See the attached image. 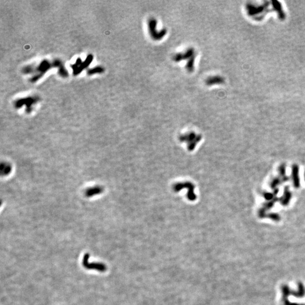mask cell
Listing matches in <instances>:
<instances>
[{"instance_id":"1","label":"cell","mask_w":305,"mask_h":305,"mask_svg":"<svg viewBox=\"0 0 305 305\" xmlns=\"http://www.w3.org/2000/svg\"><path fill=\"white\" fill-rule=\"evenodd\" d=\"M89 254L87 253L84 255L83 259V265L85 268L88 270H96L100 272H105L106 270V266L103 263H89Z\"/></svg>"},{"instance_id":"3","label":"cell","mask_w":305,"mask_h":305,"mask_svg":"<svg viewBox=\"0 0 305 305\" xmlns=\"http://www.w3.org/2000/svg\"><path fill=\"white\" fill-rule=\"evenodd\" d=\"M224 82V79L220 76H214L207 79L206 83L208 85H212L215 84H222Z\"/></svg>"},{"instance_id":"4","label":"cell","mask_w":305,"mask_h":305,"mask_svg":"<svg viewBox=\"0 0 305 305\" xmlns=\"http://www.w3.org/2000/svg\"><path fill=\"white\" fill-rule=\"evenodd\" d=\"M279 180L278 179H277L273 180V181L272 182V184H272V187H273V188L275 186H276V185H277V184L279 183Z\"/></svg>"},{"instance_id":"5","label":"cell","mask_w":305,"mask_h":305,"mask_svg":"<svg viewBox=\"0 0 305 305\" xmlns=\"http://www.w3.org/2000/svg\"><path fill=\"white\" fill-rule=\"evenodd\" d=\"M265 197L266 198L268 199V200H270L273 198V195L271 194H270V193H267L265 194Z\"/></svg>"},{"instance_id":"2","label":"cell","mask_w":305,"mask_h":305,"mask_svg":"<svg viewBox=\"0 0 305 305\" xmlns=\"http://www.w3.org/2000/svg\"><path fill=\"white\" fill-rule=\"evenodd\" d=\"M298 168L297 166H294L293 167V181L294 184L296 187H299V178H298Z\"/></svg>"}]
</instances>
